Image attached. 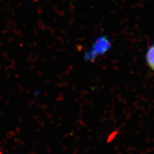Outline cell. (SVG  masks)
I'll use <instances>...</instances> for the list:
<instances>
[{
    "instance_id": "cell-1",
    "label": "cell",
    "mask_w": 154,
    "mask_h": 154,
    "mask_svg": "<svg viewBox=\"0 0 154 154\" xmlns=\"http://www.w3.org/2000/svg\"><path fill=\"white\" fill-rule=\"evenodd\" d=\"M146 61L150 68L154 71V44L148 49L146 53Z\"/></svg>"
}]
</instances>
